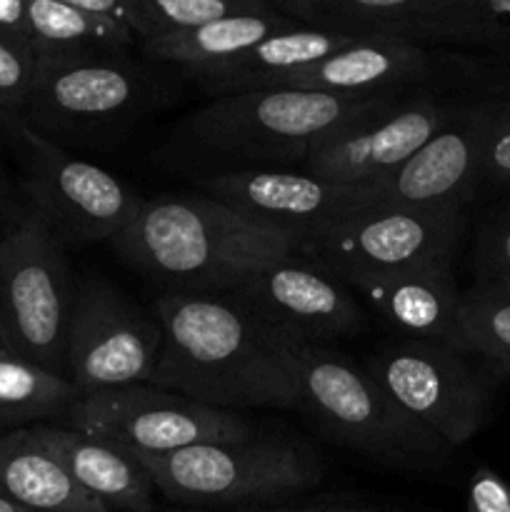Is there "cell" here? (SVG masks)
I'll list each match as a JSON object with an SVG mask.
<instances>
[{
  "instance_id": "cell-1",
  "label": "cell",
  "mask_w": 510,
  "mask_h": 512,
  "mask_svg": "<svg viewBox=\"0 0 510 512\" xmlns=\"http://www.w3.org/2000/svg\"><path fill=\"white\" fill-rule=\"evenodd\" d=\"M150 313L163 348L148 385L228 413L298 405L270 338L228 298L163 293Z\"/></svg>"
},
{
  "instance_id": "cell-2",
  "label": "cell",
  "mask_w": 510,
  "mask_h": 512,
  "mask_svg": "<svg viewBox=\"0 0 510 512\" xmlns=\"http://www.w3.org/2000/svg\"><path fill=\"white\" fill-rule=\"evenodd\" d=\"M388 98L248 90L210 98L185 115L165 143L173 165H188L200 178L238 170H300L325 138Z\"/></svg>"
},
{
  "instance_id": "cell-3",
  "label": "cell",
  "mask_w": 510,
  "mask_h": 512,
  "mask_svg": "<svg viewBox=\"0 0 510 512\" xmlns=\"http://www.w3.org/2000/svg\"><path fill=\"white\" fill-rule=\"evenodd\" d=\"M120 258L168 293H230L248 275L295 253L288 238L210 195H155L113 240Z\"/></svg>"
},
{
  "instance_id": "cell-4",
  "label": "cell",
  "mask_w": 510,
  "mask_h": 512,
  "mask_svg": "<svg viewBox=\"0 0 510 512\" xmlns=\"http://www.w3.org/2000/svg\"><path fill=\"white\" fill-rule=\"evenodd\" d=\"M170 65L133 53L40 60L20 118L60 148H108L173 95Z\"/></svg>"
},
{
  "instance_id": "cell-5",
  "label": "cell",
  "mask_w": 510,
  "mask_h": 512,
  "mask_svg": "<svg viewBox=\"0 0 510 512\" xmlns=\"http://www.w3.org/2000/svg\"><path fill=\"white\" fill-rule=\"evenodd\" d=\"M298 405L338 443L390 463H433L445 453L428 430L403 415L365 368L328 345L270 338Z\"/></svg>"
},
{
  "instance_id": "cell-6",
  "label": "cell",
  "mask_w": 510,
  "mask_h": 512,
  "mask_svg": "<svg viewBox=\"0 0 510 512\" xmlns=\"http://www.w3.org/2000/svg\"><path fill=\"white\" fill-rule=\"evenodd\" d=\"M278 88L353 98H500L510 95V60L405 40H358Z\"/></svg>"
},
{
  "instance_id": "cell-7",
  "label": "cell",
  "mask_w": 510,
  "mask_h": 512,
  "mask_svg": "<svg viewBox=\"0 0 510 512\" xmlns=\"http://www.w3.org/2000/svg\"><path fill=\"white\" fill-rule=\"evenodd\" d=\"M78 280L63 243L23 205L0 230V343L65 378V345Z\"/></svg>"
},
{
  "instance_id": "cell-8",
  "label": "cell",
  "mask_w": 510,
  "mask_h": 512,
  "mask_svg": "<svg viewBox=\"0 0 510 512\" xmlns=\"http://www.w3.org/2000/svg\"><path fill=\"white\" fill-rule=\"evenodd\" d=\"M20 200L63 245L113 243L143 198L118 175L35 133L23 118H3Z\"/></svg>"
},
{
  "instance_id": "cell-9",
  "label": "cell",
  "mask_w": 510,
  "mask_h": 512,
  "mask_svg": "<svg viewBox=\"0 0 510 512\" xmlns=\"http://www.w3.org/2000/svg\"><path fill=\"white\" fill-rule=\"evenodd\" d=\"M155 490L190 508L268 505L315 488L323 460L310 448L280 438L200 443L178 453L140 460Z\"/></svg>"
},
{
  "instance_id": "cell-10",
  "label": "cell",
  "mask_w": 510,
  "mask_h": 512,
  "mask_svg": "<svg viewBox=\"0 0 510 512\" xmlns=\"http://www.w3.org/2000/svg\"><path fill=\"white\" fill-rule=\"evenodd\" d=\"M465 230V208H403L365 203L340 223L300 245L305 255L340 283L400 273L453 260Z\"/></svg>"
},
{
  "instance_id": "cell-11",
  "label": "cell",
  "mask_w": 510,
  "mask_h": 512,
  "mask_svg": "<svg viewBox=\"0 0 510 512\" xmlns=\"http://www.w3.org/2000/svg\"><path fill=\"white\" fill-rule=\"evenodd\" d=\"M363 368L403 415L445 448L465 445L490 420L488 383L460 350L398 338L380 345Z\"/></svg>"
},
{
  "instance_id": "cell-12",
  "label": "cell",
  "mask_w": 510,
  "mask_h": 512,
  "mask_svg": "<svg viewBox=\"0 0 510 512\" xmlns=\"http://www.w3.org/2000/svg\"><path fill=\"white\" fill-rule=\"evenodd\" d=\"M70 428L123 450L133 460L160 458L200 443L253 435L238 413L200 405L153 385L80 395L65 413Z\"/></svg>"
},
{
  "instance_id": "cell-13",
  "label": "cell",
  "mask_w": 510,
  "mask_h": 512,
  "mask_svg": "<svg viewBox=\"0 0 510 512\" xmlns=\"http://www.w3.org/2000/svg\"><path fill=\"white\" fill-rule=\"evenodd\" d=\"M160 348L163 330L153 313L103 275L80 280L65 345V380L80 395L148 385Z\"/></svg>"
},
{
  "instance_id": "cell-14",
  "label": "cell",
  "mask_w": 510,
  "mask_h": 512,
  "mask_svg": "<svg viewBox=\"0 0 510 512\" xmlns=\"http://www.w3.org/2000/svg\"><path fill=\"white\" fill-rule=\"evenodd\" d=\"M228 300L268 338L278 340L328 345L363 333L368 325L353 290L298 253L255 270L230 290Z\"/></svg>"
},
{
  "instance_id": "cell-15",
  "label": "cell",
  "mask_w": 510,
  "mask_h": 512,
  "mask_svg": "<svg viewBox=\"0 0 510 512\" xmlns=\"http://www.w3.org/2000/svg\"><path fill=\"white\" fill-rule=\"evenodd\" d=\"M468 100L448 95L383 100L325 138L300 170L360 188L378 183L413 158Z\"/></svg>"
},
{
  "instance_id": "cell-16",
  "label": "cell",
  "mask_w": 510,
  "mask_h": 512,
  "mask_svg": "<svg viewBox=\"0 0 510 512\" xmlns=\"http://www.w3.org/2000/svg\"><path fill=\"white\" fill-rule=\"evenodd\" d=\"M198 183L218 203L288 238L295 253L300 245L370 203L368 190L360 185L288 168L238 170L200 178Z\"/></svg>"
},
{
  "instance_id": "cell-17",
  "label": "cell",
  "mask_w": 510,
  "mask_h": 512,
  "mask_svg": "<svg viewBox=\"0 0 510 512\" xmlns=\"http://www.w3.org/2000/svg\"><path fill=\"white\" fill-rule=\"evenodd\" d=\"M495 100L498 98H470L413 158L378 183L365 185L370 203L403 208H468L480 190V170Z\"/></svg>"
},
{
  "instance_id": "cell-18",
  "label": "cell",
  "mask_w": 510,
  "mask_h": 512,
  "mask_svg": "<svg viewBox=\"0 0 510 512\" xmlns=\"http://www.w3.org/2000/svg\"><path fill=\"white\" fill-rule=\"evenodd\" d=\"M375 313L398 330L400 340L445 345L468 355L460 328V298L453 260L348 283Z\"/></svg>"
},
{
  "instance_id": "cell-19",
  "label": "cell",
  "mask_w": 510,
  "mask_h": 512,
  "mask_svg": "<svg viewBox=\"0 0 510 512\" xmlns=\"http://www.w3.org/2000/svg\"><path fill=\"white\" fill-rule=\"evenodd\" d=\"M35 443L53 455L70 478L110 512H153V480L148 470L123 450L73 428L30 425Z\"/></svg>"
},
{
  "instance_id": "cell-20",
  "label": "cell",
  "mask_w": 510,
  "mask_h": 512,
  "mask_svg": "<svg viewBox=\"0 0 510 512\" xmlns=\"http://www.w3.org/2000/svg\"><path fill=\"white\" fill-rule=\"evenodd\" d=\"M358 40L353 35L293 25L268 35L263 43L250 48L225 68L215 70L198 85L210 98L248 93V90H273L290 75L340 53Z\"/></svg>"
},
{
  "instance_id": "cell-21",
  "label": "cell",
  "mask_w": 510,
  "mask_h": 512,
  "mask_svg": "<svg viewBox=\"0 0 510 512\" xmlns=\"http://www.w3.org/2000/svg\"><path fill=\"white\" fill-rule=\"evenodd\" d=\"M293 25L298 23L275 10V5L270 3L260 13L233 15V18L200 25L183 35L150 40V43L140 45V50L145 58L183 70L185 78L200 83L215 70L225 68L243 53H248L250 48L263 43L268 35L293 28Z\"/></svg>"
},
{
  "instance_id": "cell-22",
  "label": "cell",
  "mask_w": 510,
  "mask_h": 512,
  "mask_svg": "<svg viewBox=\"0 0 510 512\" xmlns=\"http://www.w3.org/2000/svg\"><path fill=\"white\" fill-rule=\"evenodd\" d=\"M298 25L360 40L425 43L438 0H270Z\"/></svg>"
},
{
  "instance_id": "cell-23",
  "label": "cell",
  "mask_w": 510,
  "mask_h": 512,
  "mask_svg": "<svg viewBox=\"0 0 510 512\" xmlns=\"http://www.w3.org/2000/svg\"><path fill=\"white\" fill-rule=\"evenodd\" d=\"M0 495L30 512H110L35 443L28 428L0 435Z\"/></svg>"
},
{
  "instance_id": "cell-24",
  "label": "cell",
  "mask_w": 510,
  "mask_h": 512,
  "mask_svg": "<svg viewBox=\"0 0 510 512\" xmlns=\"http://www.w3.org/2000/svg\"><path fill=\"white\" fill-rule=\"evenodd\" d=\"M25 40L38 60L85 53H133L140 45L118 13H88L73 0H28Z\"/></svg>"
},
{
  "instance_id": "cell-25",
  "label": "cell",
  "mask_w": 510,
  "mask_h": 512,
  "mask_svg": "<svg viewBox=\"0 0 510 512\" xmlns=\"http://www.w3.org/2000/svg\"><path fill=\"white\" fill-rule=\"evenodd\" d=\"M78 398L68 380L25 363L0 345V435L65 415Z\"/></svg>"
},
{
  "instance_id": "cell-26",
  "label": "cell",
  "mask_w": 510,
  "mask_h": 512,
  "mask_svg": "<svg viewBox=\"0 0 510 512\" xmlns=\"http://www.w3.org/2000/svg\"><path fill=\"white\" fill-rule=\"evenodd\" d=\"M425 45L510 60V0H438Z\"/></svg>"
},
{
  "instance_id": "cell-27",
  "label": "cell",
  "mask_w": 510,
  "mask_h": 512,
  "mask_svg": "<svg viewBox=\"0 0 510 512\" xmlns=\"http://www.w3.org/2000/svg\"><path fill=\"white\" fill-rule=\"evenodd\" d=\"M268 5L270 0H118V18L143 45L233 15L260 13Z\"/></svg>"
},
{
  "instance_id": "cell-28",
  "label": "cell",
  "mask_w": 510,
  "mask_h": 512,
  "mask_svg": "<svg viewBox=\"0 0 510 512\" xmlns=\"http://www.w3.org/2000/svg\"><path fill=\"white\" fill-rule=\"evenodd\" d=\"M460 328L468 355H480L510 375V285L475 283L465 290Z\"/></svg>"
},
{
  "instance_id": "cell-29",
  "label": "cell",
  "mask_w": 510,
  "mask_h": 512,
  "mask_svg": "<svg viewBox=\"0 0 510 512\" xmlns=\"http://www.w3.org/2000/svg\"><path fill=\"white\" fill-rule=\"evenodd\" d=\"M40 60L25 38L0 33V118L23 115L35 80Z\"/></svg>"
},
{
  "instance_id": "cell-30",
  "label": "cell",
  "mask_w": 510,
  "mask_h": 512,
  "mask_svg": "<svg viewBox=\"0 0 510 512\" xmlns=\"http://www.w3.org/2000/svg\"><path fill=\"white\" fill-rule=\"evenodd\" d=\"M475 283L510 285V198L488 215L473 245Z\"/></svg>"
},
{
  "instance_id": "cell-31",
  "label": "cell",
  "mask_w": 510,
  "mask_h": 512,
  "mask_svg": "<svg viewBox=\"0 0 510 512\" xmlns=\"http://www.w3.org/2000/svg\"><path fill=\"white\" fill-rule=\"evenodd\" d=\"M480 188L510 193V95H503L493 105Z\"/></svg>"
},
{
  "instance_id": "cell-32",
  "label": "cell",
  "mask_w": 510,
  "mask_h": 512,
  "mask_svg": "<svg viewBox=\"0 0 510 512\" xmlns=\"http://www.w3.org/2000/svg\"><path fill=\"white\" fill-rule=\"evenodd\" d=\"M465 512H510V483L493 468H478L470 475Z\"/></svg>"
},
{
  "instance_id": "cell-33",
  "label": "cell",
  "mask_w": 510,
  "mask_h": 512,
  "mask_svg": "<svg viewBox=\"0 0 510 512\" xmlns=\"http://www.w3.org/2000/svg\"><path fill=\"white\" fill-rule=\"evenodd\" d=\"M20 208H23V200H20L15 175L10 173V155L3 135V118H0V230L18 215Z\"/></svg>"
},
{
  "instance_id": "cell-34",
  "label": "cell",
  "mask_w": 510,
  "mask_h": 512,
  "mask_svg": "<svg viewBox=\"0 0 510 512\" xmlns=\"http://www.w3.org/2000/svg\"><path fill=\"white\" fill-rule=\"evenodd\" d=\"M25 8L28 0H0V33L25 38Z\"/></svg>"
},
{
  "instance_id": "cell-35",
  "label": "cell",
  "mask_w": 510,
  "mask_h": 512,
  "mask_svg": "<svg viewBox=\"0 0 510 512\" xmlns=\"http://www.w3.org/2000/svg\"><path fill=\"white\" fill-rule=\"evenodd\" d=\"M245 512H380L358 505H338V503H308V505H268V508H250Z\"/></svg>"
},
{
  "instance_id": "cell-36",
  "label": "cell",
  "mask_w": 510,
  "mask_h": 512,
  "mask_svg": "<svg viewBox=\"0 0 510 512\" xmlns=\"http://www.w3.org/2000/svg\"><path fill=\"white\" fill-rule=\"evenodd\" d=\"M0 512H30V510L20 508V505H15L13 500H8V498H3V495H0Z\"/></svg>"
},
{
  "instance_id": "cell-37",
  "label": "cell",
  "mask_w": 510,
  "mask_h": 512,
  "mask_svg": "<svg viewBox=\"0 0 510 512\" xmlns=\"http://www.w3.org/2000/svg\"><path fill=\"white\" fill-rule=\"evenodd\" d=\"M165 512H203V510H165Z\"/></svg>"
},
{
  "instance_id": "cell-38",
  "label": "cell",
  "mask_w": 510,
  "mask_h": 512,
  "mask_svg": "<svg viewBox=\"0 0 510 512\" xmlns=\"http://www.w3.org/2000/svg\"><path fill=\"white\" fill-rule=\"evenodd\" d=\"M0 345H3V343H0ZM3 348H5V345H3Z\"/></svg>"
}]
</instances>
